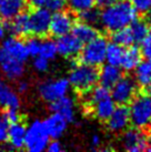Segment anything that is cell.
<instances>
[{
	"instance_id": "603a6c76",
	"label": "cell",
	"mask_w": 151,
	"mask_h": 152,
	"mask_svg": "<svg viewBox=\"0 0 151 152\" xmlns=\"http://www.w3.org/2000/svg\"><path fill=\"white\" fill-rule=\"evenodd\" d=\"M72 34L75 36L76 38H78L82 43H87L89 42L90 40L95 39L98 36V31L97 29L93 27L92 25H89V23H86L84 21L77 22V23H73V27H72Z\"/></svg>"
},
{
	"instance_id": "8992f818",
	"label": "cell",
	"mask_w": 151,
	"mask_h": 152,
	"mask_svg": "<svg viewBox=\"0 0 151 152\" xmlns=\"http://www.w3.org/2000/svg\"><path fill=\"white\" fill-rule=\"evenodd\" d=\"M110 94L117 104H128L137 94V83L130 77H121L111 88Z\"/></svg>"
},
{
	"instance_id": "1f68e13d",
	"label": "cell",
	"mask_w": 151,
	"mask_h": 152,
	"mask_svg": "<svg viewBox=\"0 0 151 152\" xmlns=\"http://www.w3.org/2000/svg\"><path fill=\"white\" fill-rule=\"evenodd\" d=\"M96 0H69V6L73 12H82L87 9L95 7Z\"/></svg>"
},
{
	"instance_id": "d4e9b609",
	"label": "cell",
	"mask_w": 151,
	"mask_h": 152,
	"mask_svg": "<svg viewBox=\"0 0 151 152\" xmlns=\"http://www.w3.org/2000/svg\"><path fill=\"white\" fill-rule=\"evenodd\" d=\"M134 70L136 82L140 87L144 88L151 85V60L147 59L146 61H141Z\"/></svg>"
},
{
	"instance_id": "74e56055",
	"label": "cell",
	"mask_w": 151,
	"mask_h": 152,
	"mask_svg": "<svg viewBox=\"0 0 151 152\" xmlns=\"http://www.w3.org/2000/svg\"><path fill=\"white\" fill-rule=\"evenodd\" d=\"M4 117L6 118V120L8 121L9 123H13L17 122V121H20L21 120V115L19 113V109H4Z\"/></svg>"
},
{
	"instance_id": "e0dca14e",
	"label": "cell",
	"mask_w": 151,
	"mask_h": 152,
	"mask_svg": "<svg viewBox=\"0 0 151 152\" xmlns=\"http://www.w3.org/2000/svg\"><path fill=\"white\" fill-rule=\"evenodd\" d=\"M26 0H0V19L10 21L23 11Z\"/></svg>"
},
{
	"instance_id": "8fae6325",
	"label": "cell",
	"mask_w": 151,
	"mask_h": 152,
	"mask_svg": "<svg viewBox=\"0 0 151 152\" xmlns=\"http://www.w3.org/2000/svg\"><path fill=\"white\" fill-rule=\"evenodd\" d=\"M73 27V18L68 11L59 10L51 15L49 32L56 38L67 34L71 31Z\"/></svg>"
},
{
	"instance_id": "7c38bea8",
	"label": "cell",
	"mask_w": 151,
	"mask_h": 152,
	"mask_svg": "<svg viewBox=\"0 0 151 152\" xmlns=\"http://www.w3.org/2000/svg\"><path fill=\"white\" fill-rule=\"evenodd\" d=\"M56 46H57V51L60 56H62L65 58H73L80 53L84 43L69 32L61 37H58V40L56 41Z\"/></svg>"
},
{
	"instance_id": "7dc6e473",
	"label": "cell",
	"mask_w": 151,
	"mask_h": 152,
	"mask_svg": "<svg viewBox=\"0 0 151 152\" xmlns=\"http://www.w3.org/2000/svg\"><path fill=\"white\" fill-rule=\"evenodd\" d=\"M150 11H151V9H150Z\"/></svg>"
},
{
	"instance_id": "836d02e7",
	"label": "cell",
	"mask_w": 151,
	"mask_h": 152,
	"mask_svg": "<svg viewBox=\"0 0 151 152\" xmlns=\"http://www.w3.org/2000/svg\"><path fill=\"white\" fill-rule=\"evenodd\" d=\"M140 43H141L140 51L142 53V57H144L146 59L151 60V30H149L148 34Z\"/></svg>"
},
{
	"instance_id": "44dd1931",
	"label": "cell",
	"mask_w": 151,
	"mask_h": 152,
	"mask_svg": "<svg viewBox=\"0 0 151 152\" xmlns=\"http://www.w3.org/2000/svg\"><path fill=\"white\" fill-rule=\"evenodd\" d=\"M10 32L17 37H27L30 34V27H29V13L20 12L18 16L10 20L9 25Z\"/></svg>"
},
{
	"instance_id": "cb8c5ba5",
	"label": "cell",
	"mask_w": 151,
	"mask_h": 152,
	"mask_svg": "<svg viewBox=\"0 0 151 152\" xmlns=\"http://www.w3.org/2000/svg\"><path fill=\"white\" fill-rule=\"evenodd\" d=\"M91 107L96 118H98L100 121H107L116 108V102L113 101L112 98L109 97L93 103Z\"/></svg>"
},
{
	"instance_id": "f6af8a7d",
	"label": "cell",
	"mask_w": 151,
	"mask_h": 152,
	"mask_svg": "<svg viewBox=\"0 0 151 152\" xmlns=\"http://www.w3.org/2000/svg\"><path fill=\"white\" fill-rule=\"evenodd\" d=\"M144 93H147V94H149V96H151V85L147 86V87H144Z\"/></svg>"
},
{
	"instance_id": "f1b7e54d",
	"label": "cell",
	"mask_w": 151,
	"mask_h": 152,
	"mask_svg": "<svg viewBox=\"0 0 151 152\" xmlns=\"http://www.w3.org/2000/svg\"><path fill=\"white\" fill-rule=\"evenodd\" d=\"M29 2L34 8H43L50 12L62 10L65 7L63 0H29Z\"/></svg>"
},
{
	"instance_id": "52a82bcc",
	"label": "cell",
	"mask_w": 151,
	"mask_h": 152,
	"mask_svg": "<svg viewBox=\"0 0 151 152\" xmlns=\"http://www.w3.org/2000/svg\"><path fill=\"white\" fill-rule=\"evenodd\" d=\"M70 88V82L66 78H59L55 80H49L46 82H42L39 86L38 91L40 97L45 101L51 102L56 101L59 98L66 96Z\"/></svg>"
},
{
	"instance_id": "b9f144b4",
	"label": "cell",
	"mask_w": 151,
	"mask_h": 152,
	"mask_svg": "<svg viewBox=\"0 0 151 152\" xmlns=\"http://www.w3.org/2000/svg\"><path fill=\"white\" fill-rule=\"evenodd\" d=\"M101 144V139L98 134H93L91 137V147L93 149H98Z\"/></svg>"
},
{
	"instance_id": "83f0119b",
	"label": "cell",
	"mask_w": 151,
	"mask_h": 152,
	"mask_svg": "<svg viewBox=\"0 0 151 152\" xmlns=\"http://www.w3.org/2000/svg\"><path fill=\"white\" fill-rule=\"evenodd\" d=\"M111 39H112V42H116L122 47H129L133 45L134 42L129 27H125V28L113 31L111 34Z\"/></svg>"
},
{
	"instance_id": "6da1fadb",
	"label": "cell",
	"mask_w": 151,
	"mask_h": 152,
	"mask_svg": "<svg viewBox=\"0 0 151 152\" xmlns=\"http://www.w3.org/2000/svg\"><path fill=\"white\" fill-rule=\"evenodd\" d=\"M138 18V11L130 1L118 0L111 6L103 8L100 12L101 26L110 32L118 29L129 27L132 21Z\"/></svg>"
},
{
	"instance_id": "60d3db41",
	"label": "cell",
	"mask_w": 151,
	"mask_h": 152,
	"mask_svg": "<svg viewBox=\"0 0 151 152\" xmlns=\"http://www.w3.org/2000/svg\"><path fill=\"white\" fill-rule=\"evenodd\" d=\"M118 0H96V4L99 8H106L108 6H111L112 4H114Z\"/></svg>"
},
{
	"instance_id": "9a60e30c",
	"label": "cell",
	"mask_w": 151,
	"mask_h": 152,
	"mask_svg": "<svg viewBox=\"0 0 151 152\" xmlns=\"http://www.w3.org/2000/svg\"><path fill=\"white\" fill-rule=\"evenodd\" d=\"M50 109L52 112L60 114L67 120L68 122H72L75 120V104L73 100L67 94L57 99L50 103Z\"/></svg>"
},
{
	"instance_id": "7402d4cb",
	"label": "cell",
	"mask_w": 151,
	"mask_h": 152,
	"mask_svg": "<svg viewBox=\"0 0 151 152\" xmlns=\"http://www.w3.org/2000/svg\"><path fill=\"white\" fill-rule=\"evenodd\" d=\"M141 59H142V53H141L140 49L138 47L131 45L128 47L127 50H125L120 67H122V69L127 72L132 71L141 62Z\"/></svg>"
},
{
	"instance_id": "8d00e7d4",
	"label": "cell",
	"mask_w": 151,
	"mask_h": 152,
	"mask_svg": "<svg viewBox=\"0 0 151 152\" xmlns=\"http://www.w3.org/2000/svg\"><path fill=\"white\" fill-rule=\"evenodd\" d=\"M34 68L39 72H45L49 69V60L42 56H36L34 59Z\"/></svg>"
},
{
	"instance_id": "484cf974",
	"label": "cell",
	"mask_w": 151,
	"mask_h": 152,
	"mask_svg": "<svg viewBox=\"0 0 151 152\" xmlns=\"http://www.w3.org/2000/svg\"><path fill=\"white\" fill-rule=\"evenodd\" d=\"M125 53V47L120 46L116 42L108 43L107 50H106V60L107 64L120 67Z\"/></svg>"
},
{
	"instance_id": "ab89813d",
	"label": "cell",
	"mask_w": 151,
	"mask_h": 152,
	"mask_svg": "<svg viewBox=\"0 0 151 152\" xmlns=\"http://www.w3.org/2000/svg\"><path fill=\"white\" fill-rule=\"evenodd\" d=\"M28 89H29V83H28L27 81H25V80L19 81V83H18V86H17L18 93H20V94L26 93L28 91Z\"/></svg>"
},
{
	"instance_id": "277c9868",
	"label": "cell",
	"mask_w": 151,
	"mask_h": 152,
	"mask_svg": "<svg viewBox=\"0 0 151 152\" xmlns=\"http://www.w3.org/2000/svg\"><path fill=\"white\" fill-rule=\"evenodd\" d=\"M107 46H108L107 39L98 34L96 38L90 40L82 47L79 53L80 61L95 67L101 66L106 60Z\"/></svg>"
},
{
	"instance_id": "5b68a950",
	"label": "cell",
	"mask_w": 151,
	"mask_h": 152,
	"mask_svg": "<svg viewBox=\"0 0 151 152\" xmlns=\"http://www.w3.org/2000/svg\"><path fill=\"white\" fill-rule=\"evenodd\" d=\"M49 139L43 121L34 120L26 130L25 148L30 152H41L47 149Z\"/></svg>"
},
{
	"instance_id": "3957f363",
	"label": "cell",
	"mask_w": 151,
	"mask_h": 152,
	"mask_svg": "<svg viewBox=\"0 0 151 152\" xmlns=\"http://www.w3.org/2000/svg\"><path fill=\"white\" fill-rule=\"evenodd\" d=\"M130 123L138 129H144L151 124V96L143 93L131 100L129 107Z\"/></svg>"
},
{
	"instance_id": "4dcf8cb0",
	"label": "cell",
	"mask_w": 151,
	"mask_h": 152,
	"mask_svg": "<svg viewBox=\"0 0 151 152\" xmlns=\"http://www.w3.org/2000/svg\"><path fill=\"white\" fill-rule=\"evenodd\" d=\"M80 21H84L89 25H96L100 21V12L93 8L87 9L82 12H79Z\"/></svg>"
},
{
	"instance_id": "d6986e66",
	"label": "cell",
	"mask_w": 151,
	"mask_h": 152,
	"mask_svg": "<svg viewBox=\"0 0 151 152\" xmlns=\"http://www.w3.org/2000/svg\"><path fill=\"white\" fill-rule=\"evenodd\" d=\"M27 127L25 123L17 121L9 124L8 130V142L10 147L16 150L25 148V138Z\"/></svg>"
},
{
	"instance_id": "f35d334b",
	"label": "cell",
	"mask_w": 151,
	"mask_h": 152,
	"mask_svg": "<svg viewBox=\"0 0 151 152\" xmlns=\"http://www.w3.org/2000/svg\"><path fill=\"white\" fill-rule=\"evenodd\" d=\"M46 150H48L49 152H60L62 150V147H61V143L58 141V139H52V141L48 143Z\"/></svg>"
},
{
	"instance_id": "e575fe53",
	"label": "cell",
	"mask_w": 151,
	"mask_h": 152,
	"mask_svg": "<svg viewBox=\"0 0 151 152\" xmlns=\"http://www.w3.org/2000/svg\"><path fill=\"white\" fill-rule=\"evenodd\" d=\"M136 10L140 13H147L151 9V0H129Z\"/></svg>"
},
{
	"instance_id": "9c48e42d",
	"label": "cell",
	"mask_w": 151,
	"mask_h": 152,
	"mask_svg": "<svg viewBox=\"0 0 151 152\" xmlns=\"http://www.w3.org/2000/svg\"><path fill=\"white\" fill-rule=\"evenodd\" d=\"M51 12L43 8H34L29 13L30 34L43 37L49 32Z\"/></svg>"
},
{
	"instance_id": "7a4b0ae2",
	"label": "cell",
	"mask_w": 151,
	"mask_h": 152,
	"mask_svg": "<svg viewBox=\"0 0 151 152\" xmlns=\"http://www.w3.org/2000/svg\"><path fill=\"white\" fill-rule=\"evenodd\" d=\"M68 80L70 86L79 92H88L97 85L99 80V70L95 66L78 64L72 67Z\"/></svg>"
},
{
	"instance_id": "f546056e",
	"label": "cell",
	"mask_w": 151,
	"mask_h": 152,
	"mask_svg": "<svg viewBox=\"0 0 151 152\" xmlns=\"http://www.w3.org/2000/svg\"><path fill=\"white\" fill-rule=\"evenodd\" d=\"M57 55H58V51H57V46H56L55 41L51 39L42 40L39 56H42L48 60H52L55 59Z\"/></svg>"
},
{
	"instance_id": "ee69618b",
	"label": "cell",
	"mask_w": 151,
	"mask_h": 152,
	"mask_svg": "<svg viewBox=\"0 0 151 152\" xmlns=\"http://www.w3.org/2000/svg\"><path fill=\"white\" fill-rule=\"evenodd\" d=\"M147 140H148V149H147V151H151V132H150V134L147 137Z\"/></svg>"
},
{
	"instance_id": "7bdbcfd3",
	"label": "cell",
	"mask_w": 151,
	"mask_h": 152,
	"mask_svg": "<svg viewBox=\"0 0 151 152\" xmlns=\"http://www.w3.org/2000/svg\"><path fill=\"white\" fill-rule=\"evenodd\" d=\"M7 30H8V28H7L6 21L0 19V40L4 38V36L7 34Z\"/></svg>"
},
{
	"instance_id": "d6a6232c",
	"label": "cell",
	"mask_w": 151,
	"mask_h": 152,
	"mask_svg": "<svg viewBox=\"0 0 151 152\" xmlns=\"http://www.w3.org/2000/svg\"><path fill=\"white\" fill-rule=\"evenodd\" d=\"M41 41L40 37L34 36V37H29L25 41L26 48L27 51L29 53V57H36L39 55V51H40V47H41Z\"/></svg>"
},
{
	"instance_id": "ac0fdd59",
	"label": "cell",
	"mask_w": 151,
	"mask_h": 152,
	"mask_svg": "<svg viewBox=\"0 0 151 152\" xmlns=\"http://www.w3.org/2000/svg\"><path fill=\"white\" fill-rule=\"evenodd\" d=\"M0 106L4 109H19L20 107L18 93L4 79H0Z\"/></svg>"
},
{
	"instance_id": "ba28073f",
	"label": "cell",
	"mask_w": 151,
	"mask_h": 152,
	"mask_svg": "<svg viewBox=\"0 0 151 152\" xmlns=\"http://www.w3.org/2000/svg\"><path fill=\"white\" fill-rule=\"evenodd\" d=\"M0 69L9 80H18L25 73V62L9 55L0 47Z\"/></svg>"
},
{
	"instance_id": "ffe728a7",
	"label": "cell",
	"mask_w": 151,
	"mask_h": 152,
	"mask_svg": "<svg viewBox=\"0 0 151 152\" xmlns=\"http://www.w3.org/2000/svg\"><path fill=\"white\" fill-rule=\"evenodd\" d=\"M122 77V72L117 66L107 64L99 70V82L101 86L111 89L113 85Z\"/></svg>"
},
{
	"instance_id": "bcb514c9",
	"label": "cell",
	"mask_w": 151,
	"mask_h": 152,
	"mask_svg": "<svg viewBox=\"0 0 151 152\" xmlns=\"http://www.w3.org/2000/svg\"><path fill=\"white\" fill-rule=\"evenodd\" d=\"M63 1H66V0H63Z\"/></svg>"
},
{
	"instance_id": "5bb4252c",
	"label": "cell",
	"mask_w": 151,
	"mask_h": 152,
	"mask_svg": "<svg viewBox=\"0 0 151 152\" xmlns=\"http://www.w3.org/2000/svg\"><path fill=\"white\" fill-rule=\"evenodd\" d=\"M1 47L8 52L9 55H11L12 57L19 59L20 61L26 62L29 58V53L27 51L25 41H22L20 37H17V36L9 37L6 40H4Z\"/></svg>"
},
{
	"instance_id": "4316f807",
	"label": "cell",
	"mask_w": 151,
	"mask_h": 152,
	"mask_svg": "<svg viewBox=\"0 0 151 152\" xmlns=\"http://www.w3.org/2000/svg\"><path fill=\"white\" fill-rule=\"evenodd\" d=\"M129 28L131 30V34L133 37L134 42H141L144 37L149 32V25L144 20H139L138 18L132 21L129 26Z\"/></svg>"
},
{
	"instance_id": "2e32d148",
	"label": "cell",
	"mask_w": 151,
	"mask_h": 152,
	"mask_svg": "<svg viewBox=\"0 0 151 152\" xmlns=\"http://www.w3.org/2000/svg\"><path fill=\"white\" fill-rule=\"evenodd\" d=\"M67 123L66 119L55 112L43 121L45 128L51 139H59L67 130Z\"/></svg>"
},
{
	"instance_id": "4fadbf2b",
	"label": "cell",
	"mask_w": 151,
	"mask_h": 152,
	"mask_svg": "<svg viewBox=\"0 0 151 152\" xmlns=\"http://www.w3.org/2000/svg\"><path fill=\"white\" fill-rule=\"evenodd\" d=\"M107 122V127L112 132H122L125 131L130 124V114L129 108L126 104H119L114 108Z\"/></svg>"
},
{
	"instance_id": "d590c367",
	"label": "cell",
	"mask_w": 151,
	"mask_h": 152,
	"mask_svg": "<svg viewBox=\"0 0 151 152\" xmlns=\"http://www.w3.org/2000/svg\"><path fill=\"white\" fill-rule=\"evenodd\" d=\"M10 123L6 120L4 114H0V144L8 141V130Z\"/></svg>"
},
{
	"instance_id": "30bf717a",
	"label": "cell",
	"mask_w": 151,
	"mask_h": 152,
	"mask_svg": "<svg viewBox=\"0 0 151 152\" xmlns=\"http://www.w3.org/2000/svg\"><path fill=\"white\" fill-rule=\"evenodd\" d=\"M121 143L123 148L127 151L130 152H141L147 151L148 149V140L141 129L138 128H127L125 131H122Z\"/></svg>"
}]
</instances>
